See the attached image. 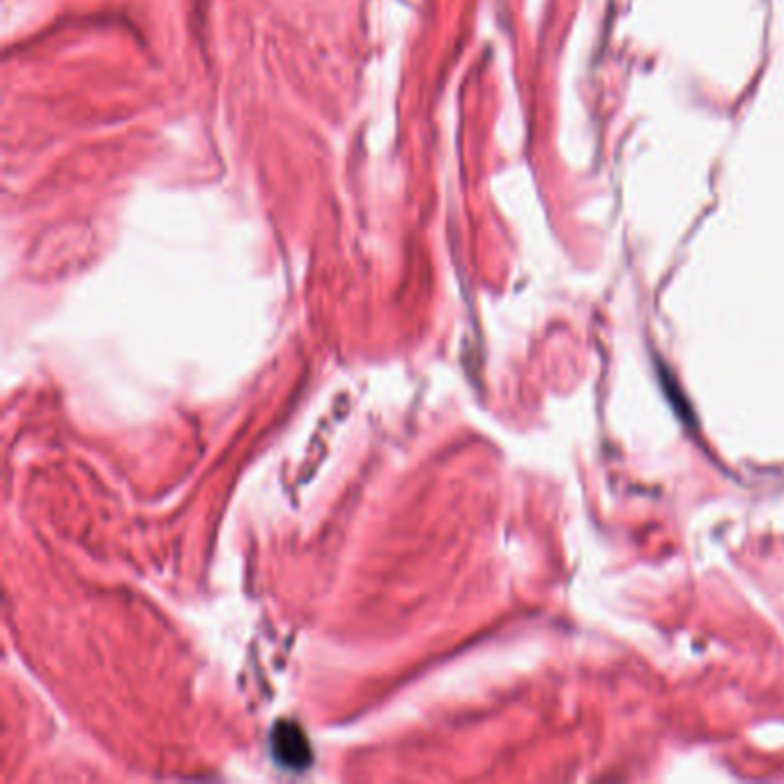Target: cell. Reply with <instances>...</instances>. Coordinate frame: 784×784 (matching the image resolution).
<instances>
[{
	"mask_svg": "<svg viewBox=\"0 0 784 784\" xmlns=\"http://www.w3.org/2000/svg\"><path fill=\"white\" fill-rule=\"evenodd\" d=\"M272 754L283 769H306L311 764V745L304 731L293 722H279L272 729Z\"/></svg>",
	"mask_w": 784,
	"mask_h": 784,
	"instance_id": "1",
	"label": "cell"
}]
</instances>
